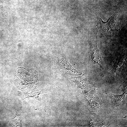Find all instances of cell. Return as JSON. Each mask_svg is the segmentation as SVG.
<instances>
[{"label": "cell", "instance_id": "cell-6", "mask_svg": "<svg viewBox=\"0 0 127 127\" xmlns=\"http://www.w3.org/2000/svg\"><path fill=\"white\" fill-rule=\"evenodd\" d=\"M120 16V13L116 12L107 21V25L112 31H118L120 29L119 24Z\"/></svg>", "mask_w": 127, "mask_h": 127}, {"label": "cell", "instance_id": "cell-11", "mask_svg": "<svg viewBox=\"0 0 127 127\" xmlns=\"http://www.w3.org/2000/svg\"><path fill=\"white\" fill-rule=\"evenodd\" d=\"M15 111L16 114L15 117L12 119V124L15 126L20 127L21 125L22 117L20 114L17 112L15 109Z\"/></svg>", "mask_w": 127, "mask_h": 127}, {"label": "cell", "instance_id": "cell-7", "mask_svg": "<svg viewBox=\"0 0 127 127\" xmlns=\"http://www.w3.org/2000/svg\"><path fill=\"white\" fill-rule=\"evenodd\" d=\"M97 17V23L96 26L100 32L103 33L107 39H110L111 38V32L107 25V21L106 22L103 21L98 16Z\"/></svg>", "mask_w": 127, "mask_h": 127}, {"label": "cell", "instance_id": "cell-3", "mask_svg": "<svg viewBox=\"0 0 127 127\" xmlns=\"http://www.w3.org/2000/svg\"><path fill=\"white\" fill-rule=\"evenodd\" d=\"M56 63L59 70L65 75H77L82 74L81 71H78L74 68L64 58H58L56 60Z\"/></svg>", "mask_w": 127, "mask_h": 127}, {"label": "cell", "instance_id": "cell-8", "mask_svg": "<svg viewBox=\"0 0 127 127\" xmlns=\"http://www.w3.org/2000/svg\"><path fill=\"white\" fill-rule=\"evenodd\" d=\"M86 119L89 127H101L103 126V121L94 113H90Z\"/></svg>", "mask_w": 127, "mask_h": 127}, {"label": "cell", "instance_id": "cell-5", "mask_svg": "<svg viewBox=\"0 0 127 127\" xmlns=\"http://www.w3.org/2000/svg\"><path fill=\"white\" fill-rule=\"evenodd\" d=\"M126 51L122 52L119 56L116 59L113 67L114 74L117 76L120 75L121 71L124 66L127 59Z\"/></svg>", "mask_w": 127, "mask_h": 127}, {"label": "cell", "instance_id": "cell-9", "mask_svg": "<svg viewBox=\"0 0 127 127\" xmlns=\"http://www.w3.org/2000/svg\"><path fill=\"white\" fill-rule=\"evenodd\" d=\"M45 93L46 92L43 88L37 87L32 90L29 92L22 94L21 97L23 99L29 97H33L39 101L41 103L42 102L40 99V95Z\"/></svg>", "mask_w": 127, "mask_h": 127}, {"label": "cell", "instance_id": "cell-10", "mask_svg": "<svg viewBox=\"0 0 127 127\" xmlns=\"http://www.w3.org/2000/svg\"><path fill=\"white\" fill-rule=\"evenodd\" d=\"M126 93V90L124 91L121 95H115L111 94L106 93L111 99L112 104L115 106H119L121 105L123 101Z\"/></svg>", "mask_w": 127, "mask_h": 127}, {"label": "cell", "instance_id": "cell-2", "mask_svg": "<svg viewBox=\"0 0 127 127\" xmlns=\"http://www.w3.org/2000/svg\"><path fill=\"white\" fill-rule=\"evenodd\" d=\"M95 36V40L91 39H89L88 40L90 51V60L93 64L99 65L103 70L105 68V64L102 59L98 48L97 36Z\"/></svg>", "mask_w": 127, "mask_h": 127}, {"label": "cell", "instance_id": "cell-1", "mask_svg": "<svg viewBox=\"0 0 127 127\" xmlns=\"http://www.w3.org/2000/svg\"><path fill=\"white\" fill-rule=\"evenodd\" d=\"M86 105L90 112H98L101 107L102 100L98 90L95 89L84 96Z\"/></svg>", "mask_w": 127, "mask_h": 127}, {"label": "cell", "instance_id": "cell-4", "mask_svg": "<svg viewBox=\"0 0 127 127\" xmlns=\"http://www.w3.org/2000/svg\"><path fill=\"white\" fill-rule=\"evenodd\" d=\"M70 80L74 82L78 87L81 89L82 92L86 93L91 89V86L88 76L85 74L77 77H71Z\"/></svg>", "mask_w": 127, "mask_h": 127}]
</instances>
